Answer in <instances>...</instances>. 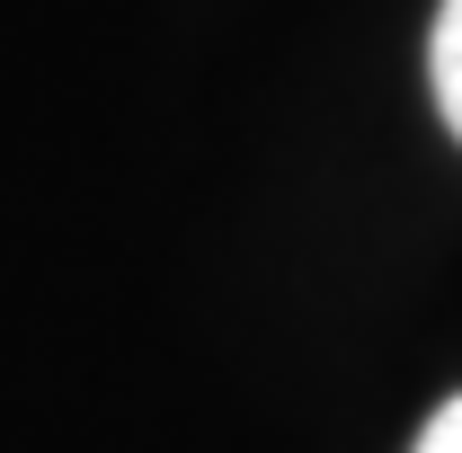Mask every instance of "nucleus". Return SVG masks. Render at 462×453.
<instances>
[{"mask_svg": "<svg viewBox=\"0 0 462 453\" xmlns=\"http://www.w3.org/2000/svg\"><path fill=\"white\" fill-rule=\"evenodd\" d=\"M418 453H462V392L427 418V436H418Z\"/></svg>", "mask_w": 462, "mask_h": 453, "instance_id": "f03ea898", "label": "nucleus"}, {"mask_svg": "<svg viewBox=\"0 0 462 453\" xmlns=\"http://www.w3.org/2000/svg\"><path fill=\"white\" fill-rule=\"evenodd\" d=\"M427 71H436V116L462 143V0L436 9V36H427Z\"/></svg>", "mask_w": 462, "mask_h": 453, "instance_id": "f257e3e1", "label": "nucleus"}]
</instances>
